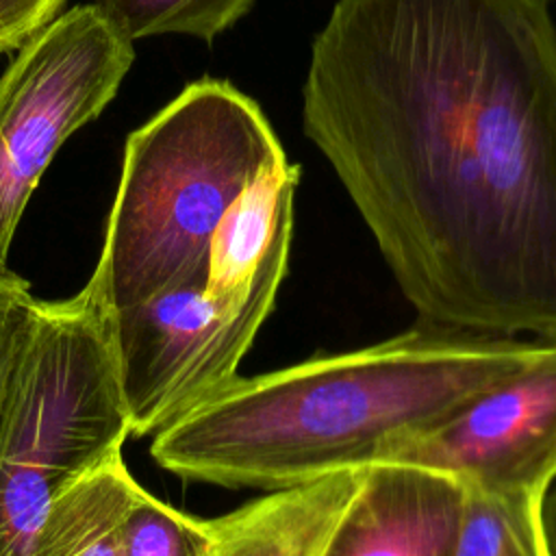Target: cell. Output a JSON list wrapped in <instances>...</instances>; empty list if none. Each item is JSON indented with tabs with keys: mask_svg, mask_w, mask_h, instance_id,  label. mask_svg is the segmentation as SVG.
Masks as SVG:
<instances>
[{
	"mask_svg": "<svg viewBox=\"0 0 556 556\" xmlns=\"http://www.w3.org/2000/svg\"><path fill=\"white\" fill-rule=\"evenodd\" d=\"M302 128L419 321L556 343L549 0H334Z\"/></svg>",
	"mask_w": 556,
	"mask_h": 556,
	"instance_id": "cell-1",
	"label": "cell"
},
{
	"mask_svg": "<svg viewBox=\"0 0 556 556\" xmlns=\"http://www.w3.org/2000/svg\"><path fill=\"white\" fill-rule=\"evenodd\" d=\"M556 343L419 321L380 343L232 382L154 432L152 458L198 482L276 491L382 460Z\"/></svg>",
	"mask_w": 556,
	"mask_h": 556,
	"instance_id": "cell-2",
	"label": "cell"
},
{
	"mask_svg": "<svg viewBox=\"0 0 556 556\" xmlns=\"http://www.w3.org/2000/svg\"><path fill=\"white\" fill-rule=\"evenodd\" d=\"M280 152L261 106L219 78L189 83L132 130L93 267L106 280L113 308L204 287L222 215Z\"/></svg>",
	"mask_w": 556,
	"mask_h": 556,
	"instance_id": "cell-3",
	"label": "cell"
},
{
	"mask_svg": "<svg viewBox=\"0 0 556 556\" xmlns=\"http://www.w3.org/2000/svg\"><path fill=\"white\" fill-rule=\"evenodd\" d=\"M128 434L115 311L93 269L74 298L37 300L0 406V556H30L52 500Z\"/></svg>",
	"mask_w": 556,
	"mask_h": 556,
	"instance_id": "cell-4",
	"label": "cell"
},
{
	"mask_svg": "<svg viewBox=\"0 0 556 556\" xmlns=\"http://www.w3.org/2000/svg\"><path fill=\"white\" fill-rule=\"evenodd\" d=\"M132 61L135 41L91 2L56 15L0 76V271L41 174L106 109Z\"/></svg>",
	"mask_w": 556,
	"mask_h": 556,
	"instance_id": "cell-5",
	"label": "cell"
},
{
	"mask_svg": "<svg viewBox=\"0 0 556 556\" xmlns=\"http://www.w3.org/2000/svg\"><path fill=\"white\" fill-rule=\"evenodd\" d=\"M202 289H169L113 308L130 434L159 432L239 376L261 324L222 317Z\"/></svg>",
	"mask_w": 556,
	"mask_h": 556,
	"instance_id": "cell-6",
	"label": "cell"
},
{
	"mask_svg": "<svg viewBox=\"0 0 556 556\" xmlns=\"http://www.w3.org/2000/svg\"><path fill=\"white\" fill-rule=\"evenodd\" d=\"M378 463H408L486 491L547 493L556 480V350Z\"/></svg>",
	"mask_w": 556,
	"mask_h": 556,
	"instance_id": "cell-7",
	"label": "cell"
},
{
	"mask_svg": "<svg viewBox=\"0 0 556 556\" xmlns=\"http://www.w3.org/2000/svg\"><path fill=\"white\" fill-rule=\"evenodd\" d=\"M300 167L285 152L267 161L222 215L208 245L204 295L230 319L265 324L287 274Z\"/></svg>",
	"mask_w": 556,
	"mask_h": 556,
	"instance_id": "cell-8",
	"label": "cell"
},
{
	"mask_svg": "<svg viewBox=\"0 0 556 556\" xmlns=\"http://www.w3.org/2000/svg\"><path fill=\"white\" fill-rule=\"evenodd\" d=\"M465 491L447 473L371 463L319 556H452Z\"/></svg>",
	"mask_w": 556,
	"mask_h": 556,
	"instance_id": "cell-9",
	"label": "cell"
},
{
	"mask_svg": "<svg viewBox=\"0 0 556 556\" xmlns=\"http://www.w3.org/2000/svg\"><path fill=\"white\" fill-rule=\"evenodd\" d=\"M363 482V467L267 491L213 519L202 556H319Z\"/></svg>",
	"mask_w": 556,
	"mask_h": 556,
	"instance_id": "cell-10",
	"label": "cell"
},
{
	"mask_svg": "<svg viewBox=\"0 0 556 556\" xmlns=\"http://www.w3.org/2000/svg\"><path fill=\"white\" fill-rule=\"evenodd\" d=\"M135 484L124 454L78 478L48 506L30 556H124L119 521Z\"/></svg>",
	"mask_w": 556,
	"mask_h": 556,
	"instance_id": "cell-11",
	"label": "cell"
},
{
	"mask_svg": "<svg viewBox=\"0 0 556 556\" xmlns=\"http://www.w3.org/2000/svg\"><path fill=\"white\" fill-rule=\"evenodd\" d=\"M465 491L452 556H552L543 528L545 493Z\"/></svg>",
	"mask_w": 556,
	"mask_h": 556,
	"instance_id": "cell-12",
	"label": "cell"
},
{
	"mask_svg": "<svg viewBox=\"0 0 556 556\" xmlns=\"http://www.w3.org/2000/svg\"><path fill=\"white\" fill-rule=\"evenodd\" d=\"M254 0H96L93 4L132 41L189 35L213 41L241 20Z\"/></svg>",
	"mask_w": 556,
	"mask_h": 556,
	"instance_id": "cell-13",
	"label": "cell"
},
{
	"mask_svg": "<svg viewBox=\"0 0 556 556\" xmlns=\"http://www.w3.org/2000/svg\"><path fill=\"white\" fill-rule=\"evenodd\" d=\"M213 534V519L191 517L132 486L119 521L124 556H202Z\"/></svg>",
	"mask_w": 556,
	"mask_h": 556,
	"instance_id": "cell-14",
	"label": "cell"
},
{
	"mask_svg": "<svg viewBox=\"0 0 556 556\" xmlns=\"http://www.w3.org/2000/svg\"><path fill=\"white\" fill-rule=\"evenodd\" d=\"M37 300L33 298L28 282L15 271H0V406L26 339Z\"/></svg>",
	"mask_w": 556,
	"mask_h": 556,
	"instance_id": "cell-15",
	"label": "cell"
},
{
	"mask_svg": "<svg viewBox=\"0 0 556 556\" xmlns=\"http://www.w3.org/2000/svg\"><path fill=\"white\" fill-rule=\"evenodd\" d=\"M65 0H0V52L20 50L43 30Z\"/></svg>",
	"mask_w": 556,
	"mask_h": 556,
	"instance_id": "cell-16",
	"label": "cell"
},
{
	"mask_svg": "<svg viewBox=\"0 0 556 556\" xmlns=\"http://www.w3.org/2000/svg\"><path fill=\"white\" fill-rule=\"evenodd\" d=\"M543 528L549 554L556 556V480L552 482L543 500Z\"/></svg>",
	"mask_w": 556,
	"mask_h": 556,
	"instance_id": "cell-17",
	"label": "cell"
},
{
	"mask_svg": "<svg viewBox=\"0 0 556 556\" xmlns=\"http://www.w3.org/2000/svg\"><path fill=\"white\" fill-rule=\"evenodd\" d=\"M549 2H552V0H549Z\"/></svg>",
	"mask_w": 556,
	"mask_h": 556,
	"instance_id": "cell-18",
	"label": "cell"
}]
</instances>
